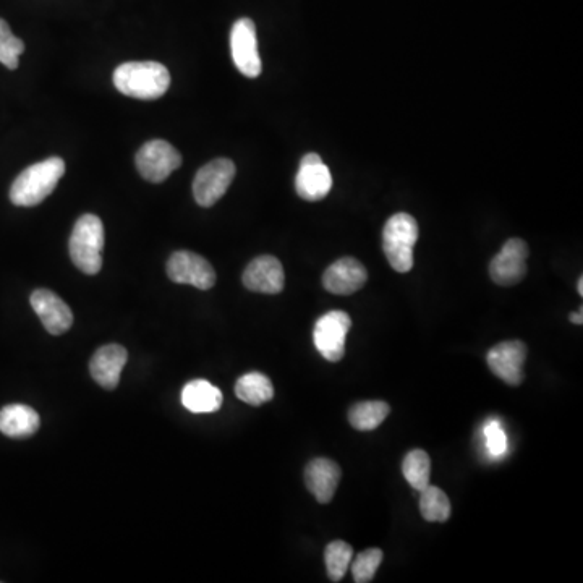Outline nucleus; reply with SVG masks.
Segmentation results:
<instances>
[{
  "label": "nucleus",
  "instance_id": "nucleus-19",
  "mask_svg": "<svg viewBox=\"0 0 583 583\" xmlns=\"http://www.w3.org/2000/svg\"><path fill=\"white\" fill-rule=\"evenodd\" d=\"M222 401H224V396L221 389L216 388L206 379H193L182 389L183 407L192 413L218 412Z\"/></svg>",
  "mask_w": 583,
  "mask_h": 583
},
{
  "label": "nucleus",
  "instance_id": "nucleus-6",
  "mask_svg": "<svg viewBox=\"0 0 583 583\" xmlns=\"http://www.w3.org/2000/svg\"><path fill=\"white\" fill-rule=\"evenodd\" d=\"M352 320L345 311H329L316 321L313 329L315 347L328 362L336 363L345 355V339Z\"/></svg>",
  "mask_w": 583,
  "mask_h": 583
},
{
  "label": "nucleus",
  "instance_id": "nucleus-2",
  "mask_svg": "<svg viewBox=\"0 0 583 583\" xmlns=\"http://www.w3.org/2000/svg\"><path fill=\"white\" fill-rule=\"evenodd\" d=\"M64 174V159L49 158L33 164L13 182L10 188V201L13 205L23 208L39 205L56 190L57 183Z\"/></svg>",
  "mask_w": 583,
  "mask_h": 583
},
{
  "label": "nucleus",
  "instance_id": "nucleus-8",
  "mask_svg": "<svg viewBox=\"0 0 583 583\" xmlns=\"http://www.w3.org/2000/svg\"><path fill=\"white\" fill-rule=\"evenodd\" d=\"M167 276L175 284L209 290L216 284V273L208 260L192 252H175L167 261Z\"/></svg>",
  "mask_w": 583,
  "mask_h": 583
},
{
  "label": "nucleus",
  "instance_id": "nucleus-7",
  "mask_svg": "<svg viewBox=\"0 0 583 583\" xmlns=\"http://www.w3.org/2000/svg\"><path fill=\"white\" fill-rule=\"evenodd\" d=\"M137 169L143 179L161 183L182 164L179 151L167 141L153 140L141 146L137 153Z\"/></svg>",
  "mask_w": 583,
  "mask_h": 583
},
{
  "label": "nucleus",
  "instance_id": "nucleus-11",
  "mask_svg": "<svg viewBox=\"0 0 583 583\" xmlns=\"http://www.w3.org/2000/svg\"><path fill=\"white\" fill-rule=\"evenodd\" d=\"M527 347L524 342L507 341L494 345L486 355V362L494 375L509 386H519L524 381V363Z\"/></svg>",
  "mask_w": 583,
  "mask_h": 583
},
{
  "label": "nucleus",
  "instance_id": "nucleus-10",
  "mask_svg": "<svg viewBox=\"0 0 583 583\" xmlns=\"http://www.w3.org/2000/svg\"><path fill=\"white\" fill-rule=\"evenodd\" d=\"M528 245L522 239H509L490 264V276L498 286L519 284L527 274Z\"/></svg>",
  "mask_w": 583,
  "mask_h": 583
},
{
  "label": "nucleus",
  "instance_id": "nucleus-22",
  "mask_svg": "<svg viewBox=\"0 0 583 583\" xmlns=\"http://www.w3.org/2000/svg\"><path fill=\"white\" fill-rule=\"evenodd\" d=\"M420 512L423 519L428 522H447L451 519V501L443 490L438 486H426L425 490L420 491Z\"/></svg>",
  "mask_w": 583,
  "mask_h": 583
},
{
  "label": "nucleus",
  "instance_id": "nucleus-28",
  "mask_svg": "<svg viewBox=\"0 0 583 583\" xmlns=\"http://www.w3.org/2000/svg\"><path fill=\"white\" fill-rule=\"evenodd\" d=\"M571 321L574 324H582L583 320H582V308H580L579 313H572L571 315Z\"/></svg>",
  "mask_w": 583,
  "mask_h": 583
},
{
  "label": "nucleus",
  "instance_id": "nucleus-13",
  "mask_svg": "<svg viewBox=\"0 0 583 583\" xmlns=\"http://www.w3.org/2000/svg\"><path fill=\"white\" fill-rule=\"evenodd\" d=\"M30 302L44 328L52 336H60L72 328V310L59 295L54 294L51 290H35L31 294Z\"/></svg>",
  "mask_w": 583,
  "mask_h": 583
},
{
  "label": "nucleus",
  "instance_id": "nucleus-29",
  "mask_svg": "<svg viewBox=\"0 0 583 583\" xmlns=\"http://www.w3.org/2000/svg\"><path fill=\"white\" fill-rule=\"evenodd\" d=\"M577 289H579V295H580V297H582V295H583V277H580L579 286H577Z\"/></svg>",
  "mask_w": 583,
  "mask_h": 583
},
{
  "label": "nucleus",
  "instance_id": "nucleus-5",
  "mask_svg": "<svg viewBox=\"0 0 583 583\" xmlns=\"http://www.w3.org/2000/svg\"><path fill=\"white\" fill-rule=\"evenodd\" d=\"M235 177V164L230 159L219 158L208 162L196 172L193 180V196L203 208L216 205L226 195Z\"/></svg>",
  "mask_w": 583,
  "mask_h": 583
},
{
  "label": "nucleus",
  "instance_id": "nucleus-14",
  "mask_svg": "<svg viewBox=\"0 0 583 583\" xmlns=\"http://www.w3.org/2000/svg\"><path fill=\"white\" fill-rule=\"evenodd\" d=\"M243 286L258 294H281L286 274L281 261L271 255L258 256L248 264L242 277Z\"/></svg>",
  "mask_w": 583,
  "mask_h": 583
},
{
  "label": "nucleus",
  "instance_id": "nucleus-24",
  "mask_svg": "<svg viewBox=\"0 0 583 583\" xmlns=\"http://www.w3.org/2000/svg\"><path fill=\"white\" fill-rule=\"evenodd\" d=\"M354 558V549L349 543L337 540L326 546L324 551V561H326V571L332 582H341L345 572L349 569L350 562Z\"/></svg>",
  "mask_w": 583,
  "mask_h": 583
},
{
  "label": "nucleus",
  "instance_id": "nucleus-4",
  "mask_svg": "<svg viewBox=\"0 0 583 583\" xmlns=\"http://www.w3.org/2000/svg\"><path fill=\"white\" fill-rule=\"evenodd\" d=\"M418 240V224L413 216L397 213L386 222L383 230V250L392 269L409 273L413 268V247Z\"/></svg>",
  "mask_w": 583,
  "mask_h": 583
},
{
  "label": "nucleus",
  "instance_id": "nucleus-9",
  "mask_svg": "<svg viewBox=\"0 0 583 583\" xmlns=\"http://www.w3.org/2000/svg\"><path fill=\"white\" fill-rule=\"evenodd\" d=\"M232 59L239 72L245 77H260L261 59L256 39V26L250 18H240L230 33Z\"/></svg>",
  "mask_w": 583,
  "mask_h": 583
},
{
  "label": "nucleus",
  "instance_id": "nucleus-17",
  "mask_svg": "<svg viewBox=\"0 0 583 583\" xmlns=\"http://www.w3.org/2000/svg\"><path fill=\"white\" fill-rule=\"evenodd\" d=\"M341 467L331 459L311 460L305 469V485L321 504L331 503L341 481Z\"/></svg>",
  "mask_w": 583,
  "mask_h": 583
},
{
  "label": "nucleus",
  "instance_id": "nucleus-18",
  "mask_svg": "<svg viewBox=\"0 0 583 583\" xmlns=\"http://www.w3.org/2000/svg\"><path fill=\"white\" fill-rule=\"evenodd\" d=\"M41 425V418L28 405H5L0 410V433L9 438L23 439L35 435Z\"/></svg>",
  "mask_w": 583,
  "mask_h": 583
},
{
  "label": "nucleus",
  "instance_id": "nucleus-21",
  "mask_svg": "<svg viewBox=\"0 0 583 583\" xmlns=\"http://www.w3.org/2000/svg\"><path fill=\"white\" fill-rule=\"evenodd\" d=\"M391 407L383 401L360 402L349 412L350 425L357 431H373L388 418Z\"/></svg>",
  "mask_w": 583,
  "mask_h": 583
},
{
  "label": "nucleus",
  "instance_id": "nucleus-25",
  "mask_svg": "<svg viewBox=\"0 0 583 583\" xmlns=\"http://www.w3.org/2000/svg\"><path fill=\"white\" fill-rule=\"evenodd\" d=\"M23 51L25 43L13 35L9 23L0 18V64H4L10 70L17 69Z\"/></svg>",
  "mask_w": 583,
  "mask_h": 583
},
{
  "label": "nucleus",
  "instance_id": "nucleus-1",
  "mask_svg": "<svg viewBox=\"0 0 583 583\" xmlns=\"http://www.w3.org/2000/svg\"><path fill=\"white\" fill-rule=\"evenodd\" d=\"M114 85L128 98L151 101L169 90L171 75L159 62H127L115 69Z\"/></svg>",
  "mask_w": 583,
  "mask_h": 583
},
{
  "label": "nucleus",
  "instance_id": "nucleus-15",
  "mask_svg": "<svg viewBox=\"0 0 583 583\" xmlns=\"http://www.w3.org/2000/svg\"><path fill=\"white\" fill-rule=\"evenodd\" d=\"M368 281L365 266L355 258H341L332 263L323 276L324 289L336 295H350Z\"/></svg>",
  "mask_w": 583,
  "mask_h": 583
},
{
  "label": "nucleus",
  "instance_id": "nucleus-26",
  "mask_svg": "<svg viewBox=\"0 0 583 583\" xmlns=\"http://www.w3.org/2000/svg\"><path fill=\"white\" fill-rule=\"evenodd\" d=\"M383 558V551L378 548L365 549V551L358 554L357 559L352 564V574H354L355 582L368 583L375 579V574L378 572Z\"/></svg>",
  "mask_w": 583,
  "mask_h": 583
},
{
  "label": "nucleus",
  "instance_id": "nucleus-3",
  "mask_svg": "<svg viewBox=\"0 0 583 583\" xmlns=\"http://www.w3.org/2000/svg\"><path fill=\"white\" fill-rule=\"evenodd\" d=\"M70 258L81 273L94 276L103 268L104 226L94 214H85L73 227Z\"/></svg>",
  "mask_w": 583,
  "mask_h": 583
},
{
  "label": "nucleus",
  "instance_id": "nucleus-12",
  "mask_svg": "<svg viewBox=\"0 0 583 583\" xmlns=\"http://www.w3.org/2000/svg\"><path fill=\"white\" fill-rule=\"evenodd\" d=\"M295 188L298 196L307 201H320L329 195L332 175L320 154L310 153L303 156L295 179Z\"/></svg>",
  "mask_w": 583,
  "mask_h": 583
},
{
  "label": "nucleus",
  "instance_id": "nucleus-23",
  "mask_svg": "<svg viewBox=\"0 0 583 583\" xmlns=\"http://www.w3.org/2000/svg\"><path fill=\"white\" fill-rule=\"evenodd\" d=\"M405 480L413 490L422 491L430 485L431 460L430 456L422 449H413L405 456L402 464Z\"/></svg>",
  "mask_w": 583,
  "mask_h": 583
},
{
  "label": "nucleus",
  "instance_id": "nucleus-20",
  "mask_svg": "<svg viewBox=\"0 0 583 583\" xmlns=\"http://www.w3.org/2000/svg\"><path fill=\"white\" fill-rule=\"evenodd\" d=\"M235 394L245 404L260 407L274 397V388L271 379L263 373L253 371L239 378L235 384Z\"/></svg>",
  "mask_w": 583,
  "mask_h": 583
},
{
  "label": "nucleus",
  "instance_id": "nucleus-27",
  "mask_svg": "<svg viewBox=\"0 0 583 583\" xmlns=\"http://www.w3.org/2000/svg\"><path fill=\"white\" fill-rule=\"evenodd\" d=\"M485 436L486 446H488L491 456H503L506 452L507 439L501 423L496 422V420L488 423L485 428Z\"/></svg>",
  "mask_w": 583,
  "mask_h": 583
},
{
  "label": "nucleus",
  "instance_id": "nucleus-16",
  "mask_svg": "<svg viewBox=\"0 0 583 583\" xmlns=\"http://www.w3.org/2000/svg\"><path fill=\"white\" fill-rule=\"evenodd\" d=\"M127 349L119 344H107L96 352L91 358L90 373L94 381L101 388L112 391L117 388L120 375L127 363Z\"/></svg>",
  "mask_w": 583,
  "mask_h": 583
}]
</instances>
